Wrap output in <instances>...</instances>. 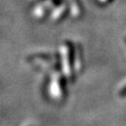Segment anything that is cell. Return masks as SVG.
Listing matches in <instances>:
<instances>
[{
    "label": "cell",
    "instance_id": "2",
    "mask_svg": "<svg viewBox=\"0 0 126 126\" xmlns=\"http://www.w3.org/2000/svg\"><path fill=\"white\" fill-rule=\"evenodd\" d=\"M124 41H125V43H126V37H125V39H124Z\"/></svg>",
    "mask_w": 126,
    "mask_h": 126
},
{
    "label": "cell",
    "instance_id": "1",
    "mask_svg": "<svg viewBox=\"0 0 126 126\" xmlns=\"http://www.w3.org/2000/svg\"><path fill=\"white\" fill-rule=\"evenodd\" d=\"M120 95L122 96V97H123V96H126V86H124L122 90H121V92H120Z\"/></svg>",
    "mask_w": 126,
    "mask_h": 126
}]
</instances>
